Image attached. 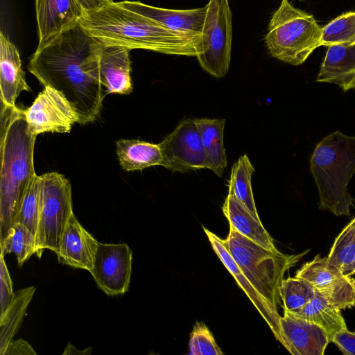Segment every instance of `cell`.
Instances as JSON below:
<instances>
[{
    "label": "cell",
    "instance_id": "obj_1",
    "mask_svg": "<svg viewBox=\"0 0 355 355\" xmlns=\"http://www.w3.org/2000/svg\"><path fill=\"white\" fill-rule=\"evenodd\" d=\"M105 46L78 23L37 48L27 67L44 87L64 94L80 125L96 119L106 95L99 68Z\"/></svg>",
    "mask_w": 355,
    "mask_h": 355
},
{
    "label": "cell",
    "instance_id": "obj_2",
    "mask_svg": "<svg viewBox=\"0 0 355 355\" xmlns=\"http://www.w3.org/2000/svg\"><path fill=\"white\" fill-rule=\"evenodd\" d=\"M78 23L105 45L186 56H197L200 52L201 37L171 31L117 2L84 12Z\"/></svg>",
    "mask_w": 355,
    "mask_h": 355
},
{
    "label": "cell",
    "instance_id": "obj_3",
    "mask_svg": "<svg viewBox=\"0 0 355 355\" xmlns=\"http://www.w3.org/2000/svg\"><path fill=\"white\" fill-rule=\"evenodd\" d=\"M0 243L13 225L24 198L37 176L34 146L24 110L1 104L0 129Z\"/></svg>",
    "mask_w": 355,
    "mask_h": 355
},
{
    "label": "cell",
    "instance_id": "obj_4",
    "mask_svg": "<svg viewBox=\"0 0 355 355\" xmlns=\"http://www.w3.org/2000/svg\"><path fill=\"white\" fill-rule=\"evenodd\" d=\"M319 207L336 216H349L353 198L347 186L355 171V136L339 131L323 138L311 158Z\"/></svg>",
    "mask_w": 355,
    "mask_h": 355
},
{
    "label": "cell",
    "instance_id": "obj_5",
    "mask_svg": "<svg viewBox=\"0 0 355 355\" xmlns=\"http://www.w3.org/2000/svg\"><path fill=\"white\" fill-rule=\"evenodd\" d=\"M223 241L247 279L275 310L280 303L279 290L285 272L310 250L298 254L274 252L231 226L227 239Z\"/></svg>",
    "mask_w": 355,
    "mask_h": 355
},
{
    "label": "cell",
    "instance_id": "obj_6",
    "mask_svg": "<svg viewBox=\"0 0 355 355\" xmlns=\"http://www.w3.org/2000/svg\"><path fill=\"white\" fill-rule=\"evenodd\" d=\"M322 29L312 15L282 0L270 19L265 42L272 57L300 65L321 46Z\"/></svg>",
    "mask_w": 355,
    "mask_h": 355
},
{
    "label": "cell",
    "instance_id": "obj_7",
    "mask_svg": "<svg viewBox=\"0 0 355 355\" xmlns=\"http://www.w3.org/2000/svg\"><path fill=\"white\" fill-rule=\"evenodd\" d=\"M41 206L36 237V254L48 249L57 252L64 226L73 212L71 187L57 172L40 175Z\"/></svg>",
    "mask_w": 355,
    "mask_h": 355
},
{
    "label": "cell",
    "instance_id": "obj_8",
    "mask_svg": "<svg viewBox=\"0 0 355 355\" xmlns=\"http://www.w3.org/2000/svg\"><path fill=\"white\" fill-rule=\"evenodd\" d=\"M201 33V67L216 78L228 72L232 40V12L228 0H209Z\"/></svg>",
    "mask_w": 355,
    "mask_h": 355
},
{
    "label": "cell",
    "instance_id": "obj_9",
    "mask_svg": "<svg viewBox=\"0 0 355 355\" xmlns=\"http://www.w3.org/2000/svg\"><path fill=\"white\" fill-rule=\"evenodd\" d=\"M161 166L185 173L207 168L206 157L195 119H184L158 144Z\"/></svg>",
    "mask_w": 355,
    "mask_h": 355
},
{
    "label": "cell",
    "instance_id": "obj_10",
    "mask_svg": "<svg viewBox=\"0 0 355 355\" xmlns=\"http://www.w3.org/2000/svg\"><path fill=\"white\" fill-rule=\"evenodd\" d=\"M29 130L43 132H69L79 123V116L64 94L50 87L39 93L32 105L24 110Z\"/></svg>",
    "mask_w": 355,
    "mask_h": 355
},
{
    "label": "cell",
    "instance_id": "obj_11",
    "mask_svg": "<svg viewBox=\"0 0 355 355\" xmlns=\"http://www.w3.org/2000/svg\"><path fill=\"white\" fill-rule=\"evenodd\" d=\"M132 254L125 243H98L89 271L98 287L107 295L125 293L129 288Z\"/></svg>",
    "mask_w": 355,
    "mask_h": 355
},
{
    "label": "cell",
    "instance_id": "obj_12",
    "mask_svg": "<svg viewBox=\"0 0 355 355\" xmlns=\"http://www.w3.org/2000/svg\"><path fill=\"white\" fill-rule=\"evenodd\" d=\"M295 277L307 281L318 293L340 310L355 306L354 279L330 267L327 257L316 255L297 271Z\"/></svg>",
    "mask_w": 355,
    "mask_h": 355
},
{
    "label": "cell",
    "instance_id": "obj_13",
    "mask_svg": "<svg viewBox=\"0 0 355 355\" xmlns=\"http://www.w3.org/2000/svg\"><path fill=\"white\" fill-rule=\"evenodd\" d=\"M280 327L282 344L293 355H322L330 343L319 325L286 311L280 317Z\"/></svg>",
    "mask_w": 355,
    "mask_h": 355
},
{
    "label": "cell",
    "instance_id": "obj_14",
    "mask_svg": "<svg viewBox=\"0 0 355 355\" xmlns=\"http://www.w3.org/2000/svg\"><path fill=\"white\" fill-rule=\"evenodd\" d=\"M117 3L154 20L171 31L191 37H201L207 5L194 9L173 10L155 7L140 1H124Z\"/></svg>",
    "mask_w": 355,
    "mask_h": 355
},
{
    "label": "cell",
    "instance_id": "obj_15",
    "mask_svg": "<svg viewBox=\"0 0 355 355\" xmlns=\"http://www.w3.org/2000/svg\"><path fill=\"white\" fill-rule=\"evenodd\" d=\"M39 42L37 48L76 25L84 10L76 0H35Z\"/></svg>",
    "mask_w": 355,
    "mask_h": 355
},
{
    "label": "cell",
    "instance_id": "obj_16",
    "mask_svg": "<svg viewBox=\"0 0 355 355\" xmlns=\"http://www.w3.org/2000/svg\"><path fill=\"white\" fill-rule=\"evenodd\" d=\"M98 243L72 213L60 237L56 252L58 261L71 267L90 271Z\"/></svg>",
    "mask_w": 355,
    "mask_h": 355
},
{
    "label": "cell",
    "instance_id": "obj_17",
    "mask_svg": "<svg viewBox=\"0 0 355 355\" xmlns=\"http://www.w3.org/2000/svg\"><path fill=\"white\" fill-rule=\"evenodd\" d=\"M204 231L218 257L234 277L239 286L245 293L252 304L258 310L270 328L275 338L282 343L281 316L278 313L277 310L271 306L247 279L225 246L223 239L205 227H204Z\"/></svg>",
    "mask_w": 355,
    "mask_h": 355
},
{
    "label": "cell",
    "instance_id": "obj_18",
    "mask_svg": "<svg viewBox=\"0 0 355 355\" xmlns=\"http://www.w3.org/2000/svg\"><path fill=\"white\" fill-rule=\"evenodd\" d=\"M22 91L31 89L25 80L17 47L0 33V97L1 104L15 107V101Z\"/></svg>",
    "mask_w": 355,
    "mask_h": 355
},
{
    "label": "cell",
    "instance_id": "obj_19",
    "mask_svg": "<svg viewBox=\"0 0 355 355\" xmlns=\"http://www.w3.org/2000/svg\"><path fill=\"white\" fill-rule=\"evenodd\" d=\"M130 50L116 45H105L103 48L99 60L100 78L107 94L132 92Z\"/></svg>",
    "mask_w": 355,
    "mask_h": 355
},
{
    "label": "cell",
    "instance_id": "obj_20",
    "mask_svg": "<svg viewBox=\"0 0 355 355\" xmlns=\"http://www.w3.org/2000/svg\"><path fill=\"white\" fill-rule=\"evenodd\" d=\"M316 81L336 84L345 92L355 89V44L328 46Z\"/></svg>",
    "mask_w": 355,
    "mask_h": 355
},
{
    "label": "cell",
    "instance_id": "obj_21",
    "mask_svg": "<svg viewBox=\"0 0 355 355\" xmlns=\"http://www.w3.org/2000/svg\"><path fill=\"white\" fill-rule=\"evenodd\" d=\"M222 209L229 221L230 226L239 234L269 250L274 252H279L261 220L256 219L252 213L235 198L227 195Z\"/></svg>",
    "mask_w": 355,
    "mask_h": 355
},
{
    "label": "cell",
    "instance_id": "obj_22",
    "mask_svg": "<svg viewBox=\"0 0 355 355\" xmlns=\"http://www.w3.org/2000/svg\"><path fill=\"white\" fill-rule=\"evenodd\" d=\"M207 161V168L221 177L227 167L226 153L223 143L225 119H196Z\"/></svg>",
    "mask_w": 355,
    "mask_h": 355
},
{
    "label": "cell",
    "instance_id": "obj_23",
    "mask_svg": "<svg viewBox=\"0 0 355 355\" xmlns=\"http://www.w3.org/2000/svg\"><path fill=\"white\" fill-rule=\"evenodd\" d=\"M116 144L119 164L125 171L161 165L162 157L158 144L134 139H121Z\"/></svg>",
    "mask_w": 355,
    "mask_h": 355
},
{
    "label": "cell",
    "instance_id": "obj_24",
    "mask_svg": "<svg viewBox=\"0 0 355 355\" xmlns=\"http://www.w3.org/2000/svg\"><path fill=\"white\" fill-rule=\"evenodd\" d=\"M292 313L319 325L326 331L330 342L336 334L347 328L340 309L317 291L309 303Z\"/></svg>",
    "mask_w": 355,
    "mask_h": 355
},
{
    "label": "cell",
    "instance_id": "obj_25",
    "mask_svg": "<svg viewBox=\"0 0 355 355\" xmlns=\"http://www.w3.org/2000/svg\"><path fill=\"white\" fill-rule=\"evenodd\" d=\"M254 168L248 155L244 154L233 164L228 181V195L233 196L242 203L256 218L260 220L253 197L251 178Z\"/></svg>",
    "mask_w": 355,
    "mask_h": 355
},
{
    "label": "cell",
    "instance_id": "obj_26",
    "mask_svg": "<svg viewBox=\"0 0 355 355\" xmlns=\"http://www.w3.org/2000/svg\"><path fill=\"white\" fill-rule=\"evenodd\" d=\"M35 288L34 286L19 290L5 315L0 318V354L3 355L17 333Z\"/></svg>",
    "mask_w": 355,
    "mask_h": 355
},
{
    "label": "cell",
    "instance_id": "obj_27",
    "mask_svg": "<svg viewBox=\"0 0 355 355\" xmlns=\"http://www.w3.org/2000/svg\"><path fill=\"white\" fill-rule=\"evenodd\" d=\"M1 254L5 256L13 252L19 266L36 252V237L23 224L15 223L6 239L0 243Z\"/></svg>",
    "mask_w": 355,
    "mask_h": 355
},
{
    "label": "cell",
    "instance_id": "obj_28",
    "mask_svg": "<svg viewBox=\"0 0 355 355\" xmlns=\"http://www.w3.org/2000/svg\"><path fill=\"white\" fill-rule=\"evenodd\" d=\"M279 292L284 311L292 313L305 306L316 294L315 289L310 283L295 276L283 279Z\"/></svg>",
    "mask_w": 355,
    "mask_h": 355
},
{
    "label": "cell",
    "instance_id": "obj_29",
    "mask_svg": "<svg viewBox=\"0 0 355 355\" xmlns=\"http://www.w3.org/2000/svg\"><path fill=\"white\" fill-rule=\"evenodd\" d=\"M355 257V218H354L336 238L327 257L328 265L340 270L343 273L348 268Z\"/></svg>",
    "mask_w": 355,
    "mask_h": 355
},
{
    "label": "cell",
    "instance_id": "obj_30",
    "mask_svg": "<svg viewBox=\"0 0 355 355\" xmlns=\"http://www.w3.org/2000/svg\"><path fill=\"white\" fill-rule=\"evenodd\" d=\"M355 44V11L343 13L322 27L321 46Z\"/></svg>",
    "mask_w": 355,
    "mask_h": 355
},
{
    "label": "cell",
    "instance_id": "obj_31",
    "mask_svg": "<svg viewBox=\"0 0 355 355\" xmlns=\"http://www.w3.org/2000/svg\"><path fill=\"white\" fill-rule=\"evenodd\" d=\"M40 206V178L37 175L28 188L15 220V223H20L25 225L35 237H37Z\"/></svg>",
    "mask_w": 355,
    "mask_h": 355
},
{
    "label": "cell",
    "instance_id": "obj_32",
    "mask_svg": "<svg viewBox=\"0 0 355 355\" xmlns=\"http://www.w3.org/2000/svg\"><path fill=\"white\" fill-rule=\"evenodd\" d=\"M189 354L192 355H223L215 339L202 322H198L190 334L189 343Z\"/></svg>",
    "mask_w": 355,
    "mask_h": 355
},
{
    "label": "cell",
    "instance_id": "obj_33",
    "mask_svg": "<svg viewBox=\"0 0 355 355\" xmlns=\"http://www.w3.org/2000/svg\"><path fill=\"white\" fill-rule=\"evenodd\" d=\"M1 254L0 257V318L3 317L11 305L15 293L12 291V283L3 259Z\"/></svg>",
    "mask_w": 355,
    "mask_h": 355
},
{
    "label": "cell",
    "instance_id": "obj_34",
    "mask_svg": "<svg viewBox=\"0 0 355 355\" xmlns=\"http://www.w3.org/2000/svg\"><path fill=\"white\" fill-rule=\"evenodd\" d=\"M343 354L355 355V333L345 328L334 335L331 339Z\"/></svg>",
    "mask_w": 355,
    "mask_h": 355
},
{
    "label": "cell",
    "instance_id": "obj_35",
    "mask_svg": "<svg viewBox=\"0 0 355 355\" xmlns=\"http://www.w3.org/2000/svg\"><path fill=\"white\" fill-rule=\"evenodd\" d=\"M35 355L33 347L24 340H12L8 345L3 355Z\"/></svg>",
    "mask_w": 355,
    "mask_h": 355
},
{
    "label": "cell",
    "instance_id": "obj_36",
    "mask_svg": "<svg viewBox=\"0 0 355 355\" xmlns=\"http://www.w3.org/2000/svg\"><path fill=\"white\" fill-rule=\"evenodd\" d=\"M84 12L96 10L108 4L103 0H76Z\"/></svg>",
    "mask_w": 355,
    "mask_h": 355
},
{
    "label": "cell",
    "instance_id": "obj_37",
    "mask_svg": "<svg viewBox=\"0 0 355 355\" xmlns=\"http://www.w3.org/2000/svg\"><path fill=\"white\" fill-rule=\"evenodd\" d=\"M91 352L92 348H87L85 350H78L71 343H69L62 354H90Z\"/></svg>",
    "mask_w": 355,
    "mask_h": 355
},
{
    "label": "cell",
    "instance_id": "obj_38",
    "mask_svg": "<svg viewBox=\"0 0 355 355\" xmlns=\"http://www.w3.org/2000/svg\"><path fill=\"white\" fill-rule=\"evenodd\" d=\"M344 275L351 276L355 274V257L348 268L343 272Z\"/></svg>",
    "mask_w": 355,
    "mask_h": 355
},
{
    "label": "cell",
    "instance_id": "obj_39",
    "mask_svg": "<svg viewBox=\"0 0 355 355\" xmlns=\"http://www.w3.org/2000/svg\"><path fill=\"white\" fill-rule=\"evenodd\" d=\"M103 1H105V2H107V3H113V2H114V1H113V0H103Z\"/></svg>",
    "mask_w": 355,
    "mask_h": 355
},
{
    "label": "cell",
    "instance_id": "obj_40",
    "mask_svg": "<svg viewBox=\"0 0 355 355\" xmlns=\"http://www.w3.org/2000/svg\"><path fill=\"white\" fill-rule=\"evenodd\" d=\"M299 1H305V0H299Z\"/></svg>",
    "mask_w": 355,
    "mask_h": 355
}]
</instances>
